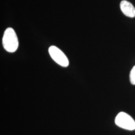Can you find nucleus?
Returning <instances> with one entry per match:
<instances>
[{
	"label": "nucleus",
	"mask_w": 135,
	"mask_h": 135,
	"mask_svg": "<svg viewBox=\"0 0 135 135\" xmlns=\"http://www.w3.org/2000/svg\"><path fill=\"white\" fill-rule=\"evenodd\" d=\"M116 125L127 130H135V121L129 114L124 112H120L116 117Z\"/></svg>",
	"instance_id": "nucleus-2"
},
{
	"label": "nucleus",
	"mask_w": 135,
	"mask_h": 135,
	"mask_svg": "<svg viewBox=\"0 0 135 135\" xmlns=\"http://www.w3.org/2000/svg\"><path fill=\"white\" fill-rule=\"evenodd\" d=\"M120 8L123 14L126 16L130 18L135 17V8L130 2L127 1H122Z\"/></svg>",
	"instance_id": "nucleus-4"
},
{
	"label": "nucleus",
	"mask_w": 135,
	"mask_h": 135,
	"mask_svg": "<svg viewBox=\"0 0 135 135\" xmlns=\"http://www.w3.org/2000/svg\"><path fill=\"white\" fill-rule=\"evenodd\" d=\"M130 81L133 85H135V66L132 69L130 73Z\"/></svg>",
	"instance_id": "nucleus-5"
},
{
	"label": "nucleus",
	"mask_w": 135,
	"mask_h": 135,
	"mask_svg": "<svg viewBox=\"0 0 135 135\" xmlns=\"http://www.w3.org/2000/svg\"><path fill=\"white\" fill-rule=\"evenodd\" d=\"M4 48L7 52L14 53L19 47L18 39L14 30L8 28L5 30L2 39Z\"/></svg>",
	"instance_id": "nucleus-1"
},
{
	"label": "nucleus",
	"mask_w": 135,
	"mask_h": 135,
	"mask_svg": "<svg viewBox=\"0 0 135 135\" xmlns=\"http://www.w3.org/2000/svg\"><path fill=\"white\" fill-rule=\"evenodd\" d=\"M49 53L54 61L59 65L64 67H67L69 66L68 59L60 49L52 46L49 49Z\"/></svg>",
	"instance_id": "nucleus-3"
}]
</instances>
